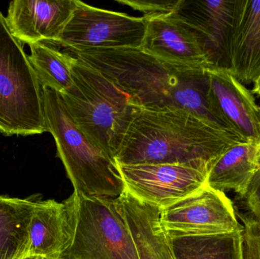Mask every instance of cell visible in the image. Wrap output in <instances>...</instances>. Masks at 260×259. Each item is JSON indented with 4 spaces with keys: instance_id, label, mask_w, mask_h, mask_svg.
I'll return each mask as SVG.
<instances>
[{
    "instance_id": "cell-5",
    "label": "cell",
    "mask_w": 260,
    "mask_h": 259,
    "mask_svg": "<svg viewBox=\"0 0 260 259\" xmlns=\"http://www.w3.org/2000/svg\"><path fill=\"white\" fill-rule=\"evenodd\" d=\"M46 132L43 89L36 71L0 12V133L28 136Z\"/></svg>"
},
{
    "instance_id": "cell-22",
    "label": "cell",
    "mask_w": 260,
    "mask_h": 259,
    "mask_svg": "<svg viewBox=\"0 0 260 259\" xmlns=\"http://www.w3.org/2000/svg\"><path fill=\"white\" fill-rule=\"evenodd\" d=\"M244 224V259H260V231L257 220L242 217Z\"/></svg>"
},
{
    "instance_id": "cell-7",
    "label": "cell",
    "mask_w": 260,
    "mask_h": 259,
    "mask_svg": "<svg viewBox=\"0 0 260 259\" xmlns=\"http://www.w3.org/2000/svg\"><path fill=\"white\" fill-rule=\"evenodd\" d=\"M145 18L99 9L76 0L57 46L71 52L88 49L141 48Z\"/></svg>"
},
{
    "instance_id": "cell-19",
    "label": "cell",
    "mask_w": 260,
    "mask_h": 259,
    "mask_svg": "<svg viewBox=\"0 0 260 259\" xmlns=\"http://www.w3.org/2000/svg\"><path fill=\"white\" fill-rule=\"evenodd\" d=\"M168 238L175 259H244V231Z\"/></svg>"
},
{
    "instance_id": "cell-25",
    "label": "cell",
    "mask_w": 260,
    "mask_h": 259,
    "mask_svg": "<svg viewBox=\"0 0 260 259\" xmlns=\"http://www.w3.org/2000/svg\"><path fill=\"white\" fill-rule=\"evenodd\" d=\"M21 259H44L38 256H32V255H26L24 258Z\"/></svg>"
},
{
    "instance_id": "cell-13",
    "label": "cell",
    "mask_w": 260,
    "mask_h": 259,
    "mask_svg": "<svg viewBox=\"0 0 260 259\" xmlns=\"http://www.w3.org/2000/svg\"><path fill=\"white\" fill-rule=\"evenodd\" d=\"M236 0H182L174 13L200 38L212 68L229 70V46Z\"/></svg>"
},
{
    "instance_id": "cell-26",
    "label": "cell",
    "mask_w": 260,
    "mask_h": 259,
    "mask_svg": "<svg viewBox=\"0 0 260 259\" xmlns=\"http://www.w3.org/2000/svg\"><path fill=\"white\" fill-rule=\"evenodd\" d=\"M256 220H257L258 224H259V231H260V218L256 219Z\"/></svg>"
},
{
    "instance_id": "cell-9",
    "label": "cell",
    "mask_w": 260,
    "mask_h": 259,
    "mask_svg": "<svg viewBox=\"0 0 260 259\" xmlns=\"http://www.w3.org/2000/svg\"><path fill=\"white\" fill-rule=\"evenodd\" d=\"M118 167L126 191L140 202L160 209L206 185L207 172L187 164H118Z\"/></svg>"
},
{
    "instance_id": "cell-15",
    "label": "cell",
    "mask_w": 260,
    "mask_h": 259,
    "mask_svg": "<svg viewBox=\"0 0 260 259\" xmlns=\"http://www.w3.org/2000/svg\"><path fill=\"white\" fill-rule=\"evenodd\" d=\"M229 71L244 84L260 73V1L236 0L229 46Z\"/></svg>"
},
{
    "instance_id": "cell-4",
    "label": "cell",
    "mask_w": 260,
    "mask_h": 259,
    "mask_svg": "<svg viewBox=\"0 0 260 259\" xmlns=\"http://www.w3.org/2000/svg\"><path fill=\"white\" fill-rule=\"evenodd\" d=\"M42 89L47 132L54 138L75 193L88 199H118L126 188L117 161L77 127L59 93Z\"/></svg>"
},
{
    "instance_id": "cell-6",
    "label": "cell",
    "mask_w": 260,
    "mask_h": 259,
    "mask_svg": "<svg viewBox=\"0 0 260 259\" xmlns=\"http://www.w3.org/2000/svg\"><path fill=\"white\" fill-rule=\"evenodd\" d=\"M59 259H139L117 199L78 196L74 239Z\"/></svg>"
},
{
    "instance_id": "cell-17",
    "label": "cell",
    "mask_w": 260,
    "mask_h": 259,
    "mask_svg": "<svg viewBox=\"0 0 260 259\" xmlns=\"http://www.w3.org/2000/svg\"><path fill=\"white\" fill-rule=\"evenodd\" d=\"M260 166V144L237 143L226 150L208 172L206 185L224 193L234 190L241 197Z\"/></svg>"
},
{
    "instance_id": "cell-27",
    "label": "cell",
    "mask_w": 260,
    "mask_h": 259,
    "mask_svg": "<svg viewBox=\"0 0 260 259\" xmlns=\"http://www.w3.org/2000/svg\"><path fill=\"white\" fill-rule=\"evenodd\" d=\"M44 259H46V258H44Z\"/></svg>"
},
{
    "instance_id": "cell-8",
    "label": "cell",
    "mask_w": 260,
    "mask_h": 259,
    "mask_svg": "<svg viewBox=\"0 0 260 259\" xmlns=\"http://www.w3.org/2000/svg\"><path fill=\"white\" fill-rule=\"evenodd\" d=\"M160 222L169 237L212 235L244 231L232 201L207 185L160 209Z\"/></svg>"
},
{
    "instance_id": "cell-14",
    "label": "cell",
    "mask_w": 260,
    "mask_h": 259,
    "mask_svg": "<svg viewBox=\"0 0 260 259\" xmlns=\"http://www.w3.org/2000/svg\"><path fill=\"white\" fill-rule=\"evenodd\" d=\"M76 8V0H15L9 3L6 24L22 44L57 46Z\"/></svg>"
},
{
    "instance_id": "cell-21",
    "label": "cell",
    "mask_w": 260,
    "mask_h": 259,
    "mask_svg": "<svg viewBox=\"0 0 260 259\" xmlns=\"http://www.w3.org/2000/svg\"><path fill=\"white\" fill-rule=\"evenodd\" d=\"M117 2L142 12L144 18H150L174 13L181 4L182 0H117Z\"/></svg>"
},
{
    "instance_id": "cell-1",
    "label": "cell",
    "mask_w": 260,
    "mask_h": 259,
    "mask_svg": "<svg viewBox=\"0 0 260 259\" xmlns=\"http://www.w3.org/2000/svg\"><path fill=\"white\" fill-rule=\"evenodd\" d=\"M242 140L180 108L140 107L116 156L117 164H180L209 172L226 150Z\"/></svg>"
},
{
    "instance_id": "cell-11",
    "label": "cell",
    "mask_w": 260,
    "mask_h": 259,
    "mask_svg": "<svg viewBox=\"0 0 260 259\" xmlns=\"http://www.w3.org/2000/svg\"><path fill=\"white\" fill-rule=\"evenodd\" d=\"M141 50L166 62L189 68H212L196 32L177 14L145 18Z\"/></svg>"
},
{
    "instance_id": "cell-12",
    "label": "cell",
    "mask_w": 260,
    "mask_h": 259,
    "mask_svg": "<svg viewBox=\"0 0 260 259\" xmlns=\"http://www.w3.org/2000/svg\"><path fill=\"white\" fill-rule=\"evenodd\" d=\"M78 196L59 202L38 200L29 222L27 255L59 259L73 243L77 224Z\"/></svg>"
},
{
    "instance_id": "cell-2",
    "label": "cell",
    "mask_w": 260,
    "mask_h": 259,
    "mask_svg": "<svg viewBox=\"0 0 260 259\" xmlns=\"http://www.w3.org/2000/svg\"><path fill=\"white\" fill-rule=\"evenodd\" d=\"M73 53L129 94L140 107L186 109L224 129L209 109L207 69L166 62L140 48L88 49Z\"/></svg>"
},
{
    "instance_id": "cell-16",
    "label": "cell",
    "mask_w": 260,
    "mask_h": 259,
    "mask_svg": "<svg viewBox=\"0 0 260 259\" xmlns=\"http://www.w3.org/2000/svg\"><path fill=\"white\" fill-rule=\"evenodd\" d=\"M136 245L139 259H175L160 225V208L144 203L126 190L117 199Z\"/></svg>"
},
{
    "instance_id": "cell-24",
    "label": "cell",
    "mask_w": 260,
    "mask_h": 259,
    "mask_svg": "<svg viewBox=\"0 0 260 259\" xmlns=\"http://www.w3.org/2000/svg\"><path fill=\"white\" fill-rule=\"evenodd\" d=\"M253 94H256V95L259 96L260 97V73L259 76H258L256 80L255 81L254 83H253Z\"/></svg>"
},
{
    "instance_id": "cell-10",
    "label": "cell",
    "mask_w": 260,
    "mask_h": 259,
    "mask_svg": "<svg viewBox=\"0 0 260 259\" xmlns=\"http://www.w3.org/2000/svg\"><path fill=\"white\" fill-rule=\"evenodd\" d=\"M206 71L207 100L214 118L242 141L260 144V106L253 93L226 68Z\"/></svg>"
},
{
    "instance_id": "cell-23",
    "label": "cell",
    "mask_w": 260,
    "mask_h": 259,
    "mask_svg": "<svg viewBox=\"0 0 260 259\" xmlns=\"http://www.w3.org/2000/svg\"><path fill=\"white\" fill-rule=\"evenodd\" d=\"M243 198L256 219L260 218V166Z\"/></svg>"
},
{
    "instance_id": "cell-3",
    "label": "cell",
    "mask_w": 260,
    "mask_h": 259,
    "mask_svg": "<svg viewBox=\"0 0 260 259\" xmlns=\"http://www.w3.org/2000/svg\"><path fill=\"white\" fill-rule=\"evenodd\" d=\"M73 85L60 94L77 127L116 160L130 123L140 106L103 73L75 56Z\"/></svg>"
},
{
    "instance_id": "cell-18",
    "label": "cell",
    "mask_w": 260,
    "mask_h": 259,
    "mask_svg": "<svg viewBox=\"0 0 260 259\" xmlns=\"http://www.w3.org/2000/svg\"><path fill=\"white\" fill-rule=\"evenodd\" d=\"M38 201L0 196V259H21L27 255V228Z\"/></svg>"
},
{
    "instance_id": "cell-20",
    "label": "cell",
    "mask_w": 260,
    "mask_h": 259,
    "mask_svg": "<svg viewBox=\"0 0 260 259\" xmlns=\"http://www.w3.org/2000/svg\"><path fill=\"white\" fill-rule=\"evenodd\" d=\"M29 47L30 55L28 59L36 71L41 88H50L59 94L72 88V68L75 56L47 43H38Z\"/></svg>"
}]
</instances>
